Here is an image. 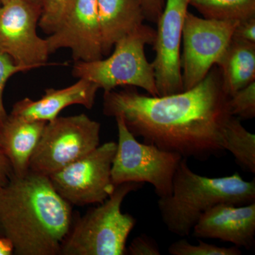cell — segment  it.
I'll list each match as a JSON object with an SVG mask.
<instances>
[{"label": "cell", "mask_w": 255, "mask_h": 255, "mask_svg": "<svg viewBox=\"0 0 255 255\" xmlns=\"http://www.w3.org/2000/svg\"><path fill=\"white\" fill-rule=\"evenodd\" d=\"M41 11V4L26 0H10L0 8V53L28 71L48 65L46 39L36 30Z\"/></svg>", "instance_id": "obj_10"}, {"label": "cell", "mask_w": 255, "mask_h": 255, "mask_svg": "<svg viewBox=\"0 0 255 255\" xmlns=\"http://www.w3.org/2000/svg\"><path fill=\"white\" fill-rule=\"evenodd\" d=\"M45 39L50 54L69 48L75 62L103 58L97 0H75L60 26Z\"/></svg>", "instance_id": "obj_12"}, {"label": "cell", "mask_w": 255, "mask_h": 255, "mask_svg": "<svg viewBox=\"0 0 255 255\" xmlns=\"http://www.w3.org/2000/svg\"><path fill=\"white\" fill-rule=\"evenodd\" d=\"M233 37L255 43V17L239 21L235 28Z\"/></svg>", "instance_id": "obj_26"}, {"label": "cell", "mask_w": 255, "mask_h": 255, "mask_svg": "<svg viewBox=\"0 0 255 255\" xmlns=\"http://www.w3.org/2000/svg\"><path fill=\"white\" fill-rule=\"evenodd\" d=\"M255 201V179L248 182L238 172L227 177H204L193 172L187 159L182 158L174 173L170 195L159 198L157 206L167 229L184 238L213 206L222 203L243 206Z\"/></svg>", "instance_id": "obj_3"}, {"label": "cell", "mask_w": 255, "mask_h": 255, "mask_svg": "<svg viewBox=\"0 0 255 255\" xmlns=\"http://www.w3.org/2000/svg\"><path fill=\"white\" fill-rule=\"evenodd\" d=\"M238 22L201 18L187 11L183 26L181 55L184 91L196 86L216 65Z\"/></svg>", "instance_id": "obj_9"}, {"label": "cell", "mask_w": 255, "mask_h": 255, "mask_svg": "<svg viewBox=\"0 0 255 255\" xmlns=\"http://www.w3.org/2000/svg\"><path fill=\"white\" fill-rule=\"evenodd\" d=\"M142 187V183L119 184L100 206L89 210L81 217L74 215L60 255H126L127 239L136 220L130 214H123L122 206L130 193Z\"/></svg>", "instance_id": "obj_4"}, {"label": "cell", "mask_w": 255, "mask_h": 255, "mask_svg": "<svg viewBox=\"0 0 255 255\" xmlns=\"http://www.w3.org/2000/svg\"><path fill=\"white\" fill-rule=\"evenodd\" d=\"M100 130L101 124L85 114L47 122L30 160L29 170L49 177L98 147Z\"/></svg>", "instance_id": "obj_7"}, {"label": "cell", "mask_w": 255, "mask_h": 255, "mask_svg": "<svg viewBox=\"0 0 255 255\" xmlns=\"http://www.w3.org/2000/svg\"><path fill=\"white\" fill-rule=\"evenodd\" d=\"M216 65L223 88L231 97L255 81V43L232 37Z\"/></svg>", "instance_id": "obj_17"}, {"label": "cell", "mask_w": 255, "mask_h": 255, "mask_svg": "<svg viewBox=\"0 0 255 255\" xmlns=\"http://www.w3.org/2000/svg\"><path fill=\"white\" fill-rule=\"evenodd\" d=\"M126 255H161L157 242L147 235H140L132 240L126 250Z\"/></svg>", "instance_id": "obj_24"}, {"label": "cell", "mask_w": 255, "mask_h": 255, "mask_svg": "<svg viewBox=\"0 0 255 255\" xmlns=\"http://www.w3.org/2000/svg\"><path fill=\"white\" fill-rule=\"evenodd\" d=\"M197 238L219 239L250 250L255 243V201L237 206L217 204L202 214L192 229Z\"/></svg>", "instance_id": "obj_13"}, {"label": "cell", "mask_w": 255, "mask_h": 255, "mask_svg": "<svg viewBox=\"0 0 255 255\" xmlns=\"http://www.w3.org/2000/svg\"><path fill=\"white\" fill-rule=\"evenodd\" d=\"M1 1V4H4V3L7 2L10 0H0ZM26 1H31V2L37 3V4H41V0H26Z\"/></svg>", "instance_id": "obj_29"}, {"label": "cell", "mask_w": 255, "mask_h": 255, "mask_svg": "<svg viewBox=\"0 0 255 255\" xmlns=\"http://www.w3.org/2000/svg\"><path fill=\"white\" fill-rule=\"evenodd\" d=\"M73 218L48 176L29 170L0 189V235L11 242L14 255H60Z\"/></svg>", "instance_id": "obj_2"}, {"label": "cell", "mask_w": 255, "mask_h": 255, "mask_svg": "<svg viewBox=\"0 0 255 255\" xmlns=\"http://www.w3.org/2000/svg\"><path fill=\"white\" fill-rule=\"evenodd\" d=\"M41 15L38 26L47 34H51L60 23L75 2V0H41Z\"/></svg>", "instance_id": "obj_20"}, {"label": "cell", "mask_w": 255, "mask_h": 255, "mask_svg": "<svg viewBox=\"0 0 255 255\" xmlns=\"http://www.w3.org/2000/svg\"><path fill=\"white\" fill-rule=\"evenodd\" d=\"M1 1H0V8H1Z\"/></svg>", "instance_id": "obj_30"}, {"label": "cell", "mask_w": 255, "mask_h": 255, "mask_svg": "<svg viewBox=\"0 0 255 255\" xmlns=\"http://www.w3.org/2000/svg\"><path fill=\"white\" fill-rule=\"evenodd\" d=\"M28 71L26 68L18 66L8 55L0 53V127L7 118L8 114L3 102V92L8 80L15 74Z\"/></svg>", "instance_id": "obj_23"}, {"label": "cell", "mask_w": 255, "mask_h": 255, "mask_svg": "<svg viewBox=\"0 0 255 255\" xmlns=\"http://www.w3.org/2000/svg\"><path fill=\"white\" fill-rule=\"evenodd\" d=\"M189 5V0H165L163 11L157 22L152 45L155 57L152 63L159 97L184 91L180 48Z\"/></svg>", "instance_id": "obj_11"}, {"label": "cell", "mask_w": 255, "mask_h": 255, "mask_svg": "<svg viewBox=\"0 0 255 255\" xmlns=\"http://www.w3.org/2000/svg\"><path fill=\"white\" fill-rule=\"evenodd\" d=\"M145 19L157 23L163 11L165 0H140Z\"/></svg>", "instance_id": "obj_25"}, {"label": "cell", "mask_w": 255, "mask_h": 255, "mask_svg": "<svg viewBox=\"0 0 255 255\" xmlns=\"http://www.w3.org/2000/svg\"><path fill=\"white\" fill-rule=\"evenodd\" d=\"M103 56L116 43L135 31L145 19L140 0H97Z\"/></svg>", "instance_id": "obj_16"}, {"label": "cell", "mask_w": 255, "mask_h": 255, "mask_svg": "<svg viewBox=\"0 0 255 255\" xmlns=\"http://www.w3.org/2000/svg\"><path fill=\"white\" fill-rule=\"evenodd\" d=\"M13 175L11 164L0 147V189L7 184Z\"/></svg>", "instance_id": "obj_27"}, {"label": "cell", "mask_w": 255, "mask_h": 255, "mask_svg": "<svg viewBox=\"0 0 255 255\" xmlns=\"http://www.w3.org/2000/svg\"><path fill=\"white\" fill-rule=\"evenodd\" d=\"M115 119L119 140L111 172L114 185L147 182L153 186L159 198L170 195L174 173L182 156L137 141L123 119Z\"/></svg>", "instance_id": "obj_6"}, {"label": "cell", "mask_w": 255, "mask_h": 255, "mask_svg": "<svg viewBox=\"0 0 255 255\" xmlns=\"http://www.w3.org/2000/svg\"><path fill=\"white\" fill-rule=\"evenodd\" d=\"M172 255H241L242 252L237 247L225 248L199 241V244L192 245L185 239L174 242L169 247Z\"/></svg>", "instance_id": "obj_21"}, {"label": "cell", "mask_w": 255, "mask_h": 255, "mask_svg": "<svg viewBox=\"0 0 255 255\" xmlns=\"http://www.w3.org/2000/svg\"><path fill=\"white\" fill-rule=\"evenodd\" d=\"M14 253V246L10 240L0 235V255H11Z\"/></svg>", "instance_id": "obj_28"}, {"label": "cell", "mask_w": 255, "mask_h": 255, "mask_svg": "<svg viewBox=\"0 0 255 255\" xmlns=\"http://www.w3.org/2000/svg\"><path fill=\"white\" fill-rule=\"evenodd\" d=\"M156 31L142 24L114 46L107 58L90 62H75L73 75L95 83L105 92L118 87H139L149 95L158 96L155 72L146 58V45H153Z\"/></svg>", "instance_id": "obj_5"}, {"label": "cell", "mask_w": 255, "mask_h": 255, "mask_svg": "<svg viewBox=\"0 0 255 255\" xmlns=\"http://www.w3.org/2000/svg\"><path fill=\"white\" fill-rule=\"evenodd\" d=\"M46 123L8 114L0 127V147L9 160L13 175L22 177L29 171L30 160Z\"/></svg>", "instance_id": "obj_15"}, {"label": "cell", "mask_w": 255, "mask_h": 255, "mask_svg": "<svg viewBox=\"0 0 255 255\" xmlns=\"http://www.w3.org/2000/svg\"><path fill=\"white\" fill-rule=\"evenodd\" d=\"M117 146L115 142H105L50 175L55 191L72 206L104 202L116 187L111 172Z\"/></svg>", "instance_id": "obj_8"}, {"label": "cell", "mask_w": 255, "mask_h": 255, "mask_svg": "<svg viewBox=\"0 0 255 255\" xmlns=\"http://www.w3.org/2000/svg\"><path fill=\"white\" fill-rule=\"evenodd\" d=\"M219 67L190 90L167 96L139 93L136 87L105 92L103 114L121 117L143 142L183 158L206 160L225 152V130L233 117Z\"/></svg>", "instance_id": "obj_1"}, {"label": "cell", "mask_w": 255, "mask_h": 255, "mask_svg": "<svg viewBox=\"0 0 255 255\" xmlns=\"http://www.w3.org/2000/svg\"><path fill=\"white\" fill-rule=\"evenodd\" d=\"M99 90L94 82L80 79L76 83L65 88L47 89L39 100L34 101L26 97L18 101L13 106L10 114L27 120L51 122L70 106L82 105L91 110Z\"/></svg>", "instance_id": "obj_14"}, {"label": "cell", "mask_w": 255, "mask_h": 255, "mask_svg": "<svg viewBox=\"0 0 255 255\" xmlns=\"http://www.w3.org/2000/svg\"><path fill=\"white\" fill-rule=\"evenodd\" d=\"M231 114L238 119H251L255 117V81L238 90L230 97Z\"/></svg>", "instance_id": "obj_22"}, {"label": "cell", "mask_w": 255, "mask_h": 255, "mask_svg": "<svg viewBox=\"0 0 255 255\" xmlns=\"http://www.w3.org/2000/svg\"><path fill=\"white\" fill-rule=\"evenodd\" d=\"M223 147L243 168L255 173V135L248 131L234 116L226 124Z\"/></svg>", "instance_id": "obj_18"}, {"label": "cell", "mask_w": 255, "mask_h": 255, "mask_svg": "<svg viewBox=\"0 0 255 255\" xmlns=\"http://www.w3.org/2000/svg\"><path fill=\"white\" fill-rule=\"evenodd\" d=\"M203 17L241 21L255 17V0H189Z\"/></svg>", "instance_id": "obj_19"}]
</instances>
